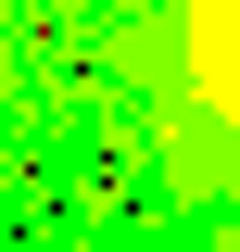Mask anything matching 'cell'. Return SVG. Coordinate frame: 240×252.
Here are the masks:
<instances>
[{
    "instance_id": "6da1fadb",
    "label": "cell",
    "mask_w": 240,
    "mask_h": 252,
    "mask_svg": "<svg viewBox=\"0 0 240 252\" xmlns=\"http://www.w3.org/2000/svg\"><path fill=\"white\" fill-rule=\"evenodd\" d=\"M215 51H228V89H240V0H215Z\"/></svg>"
}]
</instances>
